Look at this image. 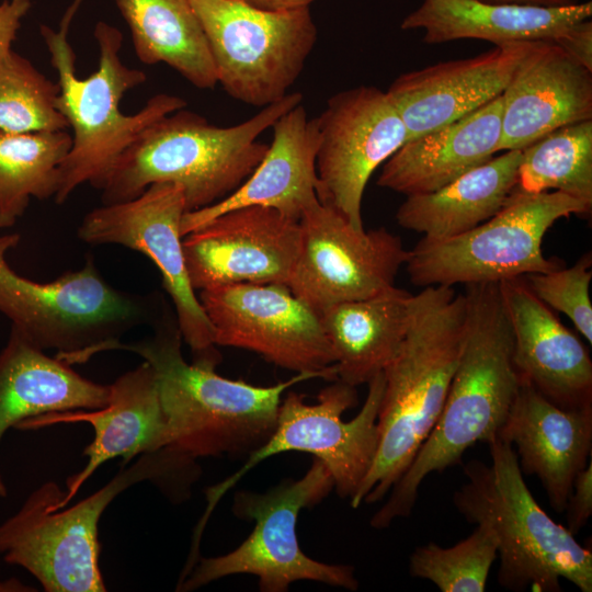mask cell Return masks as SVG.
Returning a JSON list of instances; mask_svg holds the SVG:
<instances>
[{"label": "cell", "instance_id": "6da1fadb", "mask_svg": "<svg viewBox=\"0 0 592 592\" xmlns=\"http://www.w3.org/2000/svg\"><path fill=\"white\" fill-rule=\"evenodd\" d=\"M465 340L443 409L414 458L372 516L387 528L411 514L423 480L462 464L464 453L489 443L502 429L521 386L513 334L499 283L465 285Z\"/></svg>", "mask_w": 592, "mask_h": 592}, {"label": "cell", "instance_id": "7a4b0ae2", "mask_svg": "<svg viewBox=\"0 0 592 592\" xmlns=\"http://www.w3.org/2000/svg\"><path fill=\"white\" fill-rule=\"evenodd\" d=\"M466 319L465 293L452 286H428L412 296L407 333L384 369L377 452L352 508L382 501L432 431L459 361Z\"/></svg>", "mask_w": 592, "mask_h": 592}, {"label": "cell", "instance_id": "3957f363", "mask_svg": "<svg viewBox=\"0 0 592 592\" xmlns=\"http://www.w3.org/2000/svg\"><path fill=\"white\" fill-rule=\"evenodd\" d=\"M156 322L151 335L115 342L107 351L135 353L152 367L170 434L166 448L187 462L249 456L274 431L283 394L300 382L322 378L297 373L271 386L226 378L215 366L186 362L175 318Z\"/></svg>", "mask_w": 592, "mask_h": 592}, {"label": "cell", "instance_id": "277c9868", "mask_svg": "<svg viewBox=\"0 0 592 592\" xmlns=\"http://www.w3.org/2000/svg\"><path fill=\"white\" fill-rule=\"evenodd\" d=\"M303 94H286L249 119L229 127L181 109L145 128L121 155L100 190L102 204L125 202L153 183H174L184 193L186 212L220 202L254 171L269 145L258 137Z\"/></svg>", "mask_w": 592, "mask_h": 592}, {"label": "cell", "instance_id": "5b68a950", "mask_svg": "<svg viewBox=\"0 0 592 592\" xmlns=\"http://www.w3.org/2000/svg\"><path fill=\"white\" fill-rule=\"evenodd\" d=\"M80 2L75 0L68 8L58 31L41 26L50 62L58 75L57 109L73 133L54 196L58 204L65 203L82 184L89 183L100 190L117 159L145 128L187 105L180 96L159 93L136 114L126 115L121 111L124 94L147 78L144 71L122 61L123 34L104 21L94 27L99 46L98 69L87 78H79L68 30Z\"/></svg>", "mask_w": 592, "mask_h": 592}, {"label": "cell", "instance_id": "8992f818", "mask_svg": "<svg viewBox=\"0 0 592 592\" xmlns=\"http://www.w3.org/2000/svg\"><path fill=\"white\" fill-rule=\"evenodd\" d=\"M488 444L490 465L468 462L467 482L454 492L453 502L469 523L485 522L494 532L499 584L514 592H560L565 579L591 592V549L539 506L512 445L498 435Z\"/></svg>", "mask_w": 592, "mask_h": 592}, {"label": "cell", "instance_id": "52a82bcc", "mask_svg": "<svg viewBox=\"0 0 592 592\" xmlns=\"http://www.w3.org/2000/svg\"><path fill=\"white\" fill-rule=\"evenodd\" d=\"M144 480L171 498L182 476L170 454L160 448L140 455L134 465L72 506L59 508L65 491L55 481H45L0 524V556L30 572L45 592L106 591L100 568L101 515L116 496Z\"/></svg>", "mask_w": 592, "mask_h": 592}, {"label": "cell", "instance_id": "ba28073f", "mask_svg": "<svg viewBox=\"0 0 592 592\" xmlns=\"http://www.w3.org/2000/svg\"><path fill=\"white\" fill-rule=\"evenodd\" d=\"M19 241L16 232L0 236V314L34 346L72 365L148 321L146 299L112 286L91 259L50 282L20 275L7 259Z\"/></svg>", "mask_w": 592, "mask_h": 592}, {"label": "cell", "instance_id": "9c48e42d", "mask_svg": "<svg viewBox=\"0 0 592 592\" xmlns=\"http://www.w3.org/2000/svg\"><path fill=\"white\" fill-rule=\"evenodd\" d=\"M334 489L325 464L314 457L299 479H287L265 492L235 493L232 513L254 521L251 534L232 551L200 557L190 573L177 584L187 592L232 574H253L262 592H285L296 581H316L350 591L358 589L354 569L308 557L299 547L297 520L303 509L321 502Z\"/></svg>", "mask_w": 592, "mask_h": 592}, {"label": "cell", "instance_id": "30bf717a", "mask_svg": "<svg viewBox=\"0 0 592 592\" xmlns=\"http://www.w3.org/2000/svg\"><path fill=\"white\" fill-rule=\"evenodd\" d=\"M591 210L562 192L525 193L514 187L496 215L469 231L440 241L422 238L409 250L405 264L409 280L422 288L453 287L562 267V260L544 257V236L558 219Z\"/></svg>", "mask_w": 592, "mask_h": 592}, {"label": "cell", "instance_id": "8fae6325", "mask_svg": "<svg viewBox=\"0 0 592 592\" xmlns=\"http://www.w3.org/2000/svg\"><path fill=\"white\" fill-rule=\"evenodd\" d=\"M190 2L227 94L258 107L288 94L317 42L309 7L266 11L241 0Z\"/></svg>", "mask_w": 592, "mask_h": 592}, {"label": "cell", "instance_id": "7c38bea8", "mask_svg": "<svg viewBox=\"0 0 592 592\" xmlns=\"http://www.w3.org/2000/svg\"><path fill=\"white\" fill-rule=\"evenodd\" d=\"M366 399L350 421L343 413L357 403L356 387L339 379L320 390L317 402L289 391L282 399L270 437L252 452L242 467L206 490L207 506L194 532L201 539L221 497L264 459L284 452H304L320 459L330 471L339 497L351 499L369 470L378 447L377 418L385 387L384 372L368 383Z\"/></svg>", "mask_w": 592, "mask_h": 592}, {"label": "cell", "instance_id": "4fadbf2b", "mask_svg": "<svg viewBox=\"0 0 592 592\" xmlns=\"http://www.w3.org/2000/svg\"><path fill=\"white\" fill-rule=\"evenodd\" d=\"M185 213L184 193L179 185L153 183L135 198L102 204L90 210L77 235L88 244H118L146 255L160 272L193 362L216 367L220 355L213 328L191 285L185 264L181 232Z\"/></svg>", "mask_w": 592, "mask_h": 592}, {"label": "cell", "instance_id": "5bb4252c", "mask_svg": "<svg viewBox=\"0 0 592 592\" xmlns=\"http://www.w3.org/2000/svg\"><path fill=\"white\" fill-rule=\"evenodd\" d=\"M216 346L254 352L296 373L335 380V357L320 314L285 284L241 283L200 291Z\"/></svg>", "mask_w": 592, "mask_h": 592}, {"label": "cell", "instance_id": "9a60e30c", "mask_svg": "<svg viewBox=\"0 0 592 592\" xmlns=\"http://www.w3.org/2000/svg\"><path fill=\"white\" fill-rule=\"evenodd\" d=\"M299 227V252L287 286L318 312L394 286L409 255L388 229L356 230L320 201L301 216Z\"/></svg>", "mask_w": 592, "mask_h": 592}, {"label": "cell", "instance_id": "2e32d148", "mask_svg": "<svg viewBox=\"0 0 592 592\" xmlns=\"http://www.w3.org/2000/svg\"><path fill=\"white\" fill-rule=\"evenodd\" d=\"M317 119L318 198L342 214L353 228L364 230L366 184L408 140L406 126L388 94L373 86L333 94Z\"/></svg>", "mask_w": 592, "mask_h": 592}, {"label": "cell", "instance_id": "e0dca14e", "mask_svg": "<svg viewBox=\"0 0 592 592\" xmlns=\"http://www.w3.org/2000/svg\"><path fill=\"white\" fill-rule=\"evenodd\" d=\"M187 275L195 291L230 284H285L299 247V221L261 205L219 214L182 240Z\"/></svg>", "mask_w": 592, "mask_h": 592}, {"label": "cell", "instance_id": "ac0fdd59", "mask_svg": "<svg viewBox=\"0 0 592 592\" xmlns=\"http://www.w3.org/2000/svg\"><path fill=\"white\" fill-rule=\"evenodd\" d=\"M109 399L99 409L49 412L21 421L18 430H38L59 423L84 422L92 426L94 436L83 449L88 462L67 479V489L59 508L69 504L83 483L105 462L123 457L127 463L135 456L167 447L170 434L157 379L152 367L143 362L122 374L109 385Z\"/></svg>", "mask_w": 592, "mask_h": 592}, {"label": "cell", "instance_id": "d6986e66", "mask_svg": "<svg viewBox=\"0 0 592 592\" xmlns=\"http://www.w3.org/2000/svg\"><path fill=\"white\" fill-rule=\"evenodd\" d=\"M533 42L494 45L477 56L442 61L398 76L386 93L406 126L408 140L447 125L501 95Z\"/></svg>", "mask_w": 592, "mask_h": 592}, {"label": "cell", "instance_id": "ffe728a7", "mask_svg": "<svg viewBox=\"0 0 592 592\" xmlns=\"http://www.w3.org/2000/svg\"><path fill=\"white\" fill-rule=\"evenodd\" d=\"M521 378L563 409L592 407V361L582 341L530 289L523 276L499 282Z\"/></svg>", "mask_w": 592, "mask_h": 592}, {"label": "cell", "instance_id": "44dd1931", "mask_svg": "<svg viewBox=\"0 0 592 592\" xmlns=\"http://www.w3.org/2000/svg\"><path fill=\"white\" fill-rule=\"evenodd\" d=\"M500 152L592 119V71L551 41H534L501 94Z\"/></svg>", "mask_w": 592, "mask_h": 592}, {"label": "cell", "instance_id": "7402d4cb", "mask_svg": "<svg viewBox=\"0 0 592 592\" xmlns=\"http://www.w3.org/2000/svg\"><path fill=\"white\" fill-rule=\"evenodd\" d=\"M498 436L512 445L522 473L540 480L551 508L563 512L591 458L592 407L560 408L522 379Z\"/></svg>", "mask_w": 592, "mask_h": 592}, {"label": "cell", "instance_id": "603a6c76", "mask_svg": "<svg viewBox=\"0 0 592 592\" xmlns=\"http://www.w3.org/2000/svg\"><path fill=\"white\" fill-rule=\"evenodd\" d=\"M272 128L273 140L265 156L234 193L216 204L183 215V237L219 214L237 207L267 206L299 221L319 202L317 117L309 118L300 103L284 113Z\"/></svg>", "mask_w": 592, "mask_h": 592}, {"label": "cell", "instance_id": "cb8c5ba5", "mask_svg": "<svg viewBox=\"0 0 592 592\" xmlns=\"http://www.w3.org/2000/svg\"><path fill=\"white\" fill-rule=\"evenodd\" d=\"M502 96L406 141L383 166L377 185L406 196L435 191L500 152Z\"/></svg>", "mask_w": 592, "mask_h": 592}, {"label": "cell", "instance_id": "d4e9b609", "mask_svg": "<svg viewBox=\"0 0 592 592\" xmlns=\"http://www.w3.org/2000/svg\"><path fill=\"white\" fill-rule=\"evenodd\" d=\"M591 15V1L545 7L478 0H423L402 20L400 27L403 31L423 30L422 41L428 44L458 39H481L494 45L553 42Z\"/></svg>", "mask_w": 592, "mask_h": 592}, {"label": "cell", "instance_id": "484cf974", "mask_svg": "<svg viewBox=\"0 0 592 592\" xmlns=\"http://www.w3.org/2000/svg\"><path fill=\"white\" fill-rule=\"evenodd\" d=\"M109 385L95 383L58 357L31 344L11 328L0 351V445L5 432L21 421L49 412L99 409L106 405ZM8 488L0 470V499Z\"/></svg>", "mask_w": 592, "mask_h": 592}, {"label": "cell", "instance_id": "4316f807", "mask_svg": "<svg viewBox=\"0 0 592 592\" xmlns=\"http://www.w3.org/2000/svg\"><path fill=\"white\" fill-rule=\"evenodd\" d=\"M412 296L394 285L371 297L334 304L319 312L339 380L356 387L384 372L407 333Z\"/></svg>", "mask_w": 592, "mask_h": 592}, {"label": "cell", "instance_id": "83f0119b", "mask_svg": "<svg viewBox=\"0 0 592 592\" xmlns=\"http://www.w3.org/2000/svg\"><path fill=\"white\" fill-rule=\"evenodd\" d=\"M521 158V149L501 151L435 191L408 195L397 223L431 241L469 231L502 208L516 185Z\"/></svg>", "mask_w": 592, "mask_h": 592}, {"label": "cell", "instance_id": "f1b7e54d", "mask_svg": "<svg viewBox=\"0 0 592 592\" xmlns=\"http://www.w3.org/2000/svg\"><path fill=\"white\" fill-rule=\"evenodd\" d=\"M114 1L141 62H163L198 89L215 88L214 61L190 0Z\"/></svg>", "mask_w": 592, "mask_h": 592}, {"label": "cell", "instance_id": "f546056e", "mask_svg": "<svg viewBox=\"0 0 592 592\" xmlns=\"http://www.w3.org/2000/svg\"><path fill=\"white\" fill-rule=\"evenodd\" d=\"M71 143L66 130H0V228L14 226L31 198L55 196Z\"/></svg>", "mask_w": 592, "mask_h": 592}, {"label": "cell", "instance_id": "4dcf8cb0", "mask_svg": "<svg viewBox=\"0 0 592 592\" xmlns=\"http://www.w3.org/2000/svg\"><path fill=\"white\" fill-rule=\"evenodd\" d=\"M521 150L515 189L558 191L592 207V119L554 129Z\"/></svg>", "mask_w": 592, "mask_h": 592}, {"label": "cell", "instance_id": "1f68e13d", "mask_svg": "<svg viewBox=\"0 0 592 592\" xmlns=\"http://www.w3.org/2000/svg\"><path fill=\"white\" fill-rule=\"evenodd\" d=\"M59 84L9 50L0 56V130L58 132L69 128L57 109Z\"/></svg>", "mask_w": 592, "mask_h": 592}, {"label": "cell", "instance_id": "d6a6232c", "mask_svg": "<svg viewBox=\"0 0 592 592\" xmlns=\"http://www.w3.org/2000/svg\"><path fill=\"white\" fill-rule=\"evenodd\" d=\"M451 547L435 543L419 546L409 559L413 578L431 581L442 592H483L498 556L497 537L485 522Z\"/></svg>", "mask_w": 592, "mask_h": 592}, {"label": "cell", "instance_id": "836d02e7", "mask_svg": "<svg viewBox=\"0 0 592 592\" xmlns=\"http://www.w3.org/2000/svg\"><path fill=\"white\" fill-rule=\"evenodd\" d=\"M530 289L550 309L565 314L577 331L592 343V253L587 252L570 267L523 276Z\"/></svg>", "mask_w": 592, "mask_h": 592}, {"label": "cell", "instance_id": "e575fe53", "mask_svg": "<svg viewBox=\"0 0 592 592\" xmlns=\"http://www.w3.org/2000/svg\"><path fill=\"white\" fill-rule=\"evenodd\" d=\"M567 528L576 535L592 515V460L579 471L568 497Z\"/></svg>", "mask_w": 592, "mask_h": 592}, {"label": "cell", "instance_id": "d590c367", "mask_svg": "<svg viewBox=\"0 0 592 592\" xmlns=\"http://www.w3.org/2000/svg\"><path fill=\"white\" fill-rule=\"evenodd\" d=\"M571 58L592 71V22L581 21L553 41Z\"/></svg>", "mask_w": 592, "mask_h": 592}, {"label": "cell", "instance_id": "8d00e7d4", "mask_svg": "<svg viewBox=\"0 0 592 592\" xmlns=\"http://www.w3.org/2000/svg\"><path fill=\"white\" fill-rule=\"evenodd\" d=\"M31 7V0H4L0 3V56L12 49L21 21Z\"/></svg>", "mask_w": 592, "mask_h": 592}, {"label": "cell", "instance_id": "74e56055", "mask_svg": "<svg viewBox=\"0 0 592 592\" xmlns=\"http://www.w3.org/2000/svg\"><path fill=\"white\" fill-rule=\"evenodd\" d=\"M247 4L266 11H286L309 7L315 0H241Z\"/></svg>", "mask_w": 592, "mask_h": 592}, {"label": "cell", "instance_id": "f35d334b", "mask_svg": "<svg viewBox=\"0 0 592 592\" xmlns=\"http://www.w3.org/2000/svg\"><path fill=\"white\" fill-rule=\"evenodd\" d=\"M490 3H516V4H534L545 7L568 5L576 3L577 0H478Z\"/></svg>", "mask_w": 592, "mask_h": 592}, {"label": "cell", "instance_id": "ab89813d", "mask_svg": "<svg viewBox=\"0 0 592 592\" xmlns=\"http://www.w3.org/2000/svg\"><path fill=\"white\" fill-rule=\"evenodd\" d=\"M36 589L21 582L15 578L0 580V592H33Z\"/></svg>", "mask_w": 592, "mask_h": 592}]
</instances>
